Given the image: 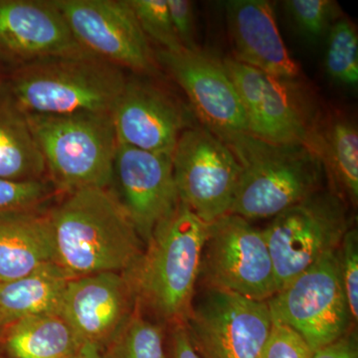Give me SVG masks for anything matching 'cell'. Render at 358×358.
Instances as JSON below:
<instances>
[{
	"instance_id": "obj_26",
	"label": "cell",
	"mask_w": 358,
	"mask_h": 358,
	"mask_svg": "<svg viewBox=\"0 0 358 358\" xmlns=\"http://www.w3.org/2000/svg\"><path fill=\"white\" fill-rule=\"evenodd\" d=\"M59 193L50 179L10 181L0 178V216L43 210L45 203Z\"/></svg>"
},
{
	"instance_id": "obj_23",
	"label": "cell",
	"mask_w": 358,
	"mask_h": 358,
	"mask_svg": "<svg viewBox=\"0 0 358 358\" xmlns=\"http://www.w3.org/2000/svg\"><path fill=\"white\" fill-rule=\"evenodd\" d=\"M44 157L27 119L9 99L0 102V178L36 181L46 178Z\"/></svg>"
},
{
	"instance_id": "obj_36",
	"label": "cell",
	"mask_w": 358,
	"mask_h": 358,
	"mask_svg": "<svg viewBox=\"0 0 358 358\" xmlns=\"http://www.w3.org/2000/svg\"><path fill=\"white\" fill-rule=\"evenodd\" d=\"M0 358H4L3 357H2L1 353H0Z\"/></svg>"
},
{
	"instance_id": "obj_2",
	"label": "cell",
	"mask_w": 358,
	"mask_h": 358,
	"mask_svg": "<svg viewBox=\"0 0 358 358\" xmlns=\"http://www.w3.org/2000/svg\"><path fill=\"white\" fill-rule=\"evenodd\" d=\"M209 224L182 202L155 227L136 264L124 273L136 306L164 326L183 324L194 301Z\"/></svg>"
},
{
	"instance_id": "obj_32",
	"label": "cell",
	"mask_w": 358,
	"mask_h": 358,
	"mask_svg": "<svg viewBox=\"0 0 358 358\" xmlns=\"http://www.w3.org/2000/svg\"><path fill=\"white\" fill-rule=\"evenodd\" d=\"M169 358H203L195 348L185 322L169 327Z\"/></svg>"
},
{
	"instance_id": "obj_10",
	"label": "cell",
	"mask_w": 358,
	"mask_h": 358,
	"mask_svg": "<svg viewBox=\"0 0 358 358\" xmlns=\"http://www.w3.org/2000/svg\"><path fill=\"white\" fill-rule=\"evenodd\" d=\"M179 200L211 224L229 214L241 167L230 148L206 127H192L179 136L173 155Z\"/></svg>"
},
{
	"instance_id": "obj_28",
	"label": "cell",
	"mask_w": 358,
	"mask_h": 358,
	"mask_svg": "<svg viewBox=\"0 0 358 358\" xmlns=\"http://www.w3.org/2000/svg\"><path fill=\"white\" fill-rule=\"evenodd\" d=\"M285 6L301 31L313 39L326 34L338 15V4L331 0H288Z\"/></svg>"
},
{
	"instance_id": "obj_17",
	"label": "cell",
	"mask_w": 358,
	"mask_h": 358,
	"mask_svg": "<svg viewBox=\"0 0 358 358\" xmlns=\"http://www.w3.org/2000/svg\"><path fill=\"white\" fill-rule=\"evenodd\" d=\"M110 115L117 143L169 157L182 131L193 127L176 101L138 80L127 81Z\"/></svg>"
},
{
	"instance_id": "obj_31",
	"label": "cell",
	"mask_w": 358,
	"mask_h": 358,
	"mask_svg": "<svg viewBox=\"0 0 358 358\" xmlns=\"http://www.w3.org/2000/svg\"><path fill=\"white\" fill-rule=\"evenodd\" d=\"M174 31L183 48L197 50L195 42L194 13L192 2L188 0H166Z\"/></svg>"
},
{
	"instance_id": "obj_1",
	"label": "cell",
	"mask_w": 358,
	"mask_h": 358,
	"mask_svg": "<svg viewBox=\"0 0 358 358\" xmlns=\"http://www.w3.org/2000/svg\"><path fill=\"white\" fill-rule=\"evenodd\" d=\"M64 194L46 210L56 265L71 279L128 272L145 243L114 193L110 188L88 187Z\"/></svg>"
},
{
	"instance_id": "obj_7",
	"label": "cell",
	"mask_w": 358,
	"mask_h": 358,
	"mask_svg": "<svg viewBox=\"0 0 358 358\" xmlns=\"http://www.w3.org/2000/svg\"><path fill=\"white\" fill-rule=\"evenodd\" d=\"M352 221L334 189L313 193L273 217L263 230L278 292L322 257L336 251Z\"/></svg>"
},
{
	"instance_id": "obj_6",
	"label": "cell",
	"mask_w": 358,
	"mask_h": 358,
	"mask_svg": "<svg viewBox=\"0 0 358 358\" xmlns=\"http://www.w3.org/2000/svg\"><path fill=\"white\" fill-rule=\"evenodd\" d=\"M222 63L243 105L250 134L312 150L322 119L306 85L298 78L273 76L235 59Z\"/></svg>"
},
{
	"instance_id": "obj_12",
	"label": "cell",
	"mask_w": 358,
	"mask_h": 358,
	"mask_svg": "<svg viewBox=\"0 0 358 358\" xmlns=\"http://www.w3.org/2000/svg\"><path fill=\"white\" fill-rule=\"evenodd\" d=\"M78 43L120 68L155 73L157 57L128 0H54Z\"/></svg>"
},
{
	"instance_id": "obj_34",
	"label": "cell",
	"mask_w": 358,
	"mask_h": 358,
	"mask_svg": "<svg viewBox=\"0 0 358 358\" xmlns=\"http://www.w3.org/2000/svg\"><path fill=\"white\" fill-rule=\"evenodd\" d=\"M75 358H103L102 350L92 343H83Z\"/></svg>"
},
{
	"instance_id": "obj_18",
	"label": "cell",
	"mask_w": 358,
	"mask_h": 358,
	"mask_svg": "<svg viewBox=\"0 0 358 358\" xmlns=\"http://www.w3.org/2000/svg\"><path fill=\"white\" fill-rule=\"evenodd\" d=\"M225 8L235 60L273 76H300V66L280 34L270 1L230 0Z\"/></svg>"
},
{
	"instance_id": "obj_22",
	"label": "cell",
	"mask_w": 358,
	"mask_h": 358,
	"mask_svg": "<svg viewBox=\"0 0 358 358\" xmlns=\"http://www.w3.org/2000/svg\"><path fill=\"white\" fill-rule=\"evenodd\" d=\"M71 278L56 264L31 274L0 282V312L14 320L45 313H60Z\"/></svg>"
},
{
	"instance_id": "obj_25",
	"label": "cell",
	"mask_w": 358,
	"mask_h": 358,
	"mask_svg": "<svg viewBox=\"0 0 358 358\" xmlns=\"http://www.w3.org/2000/svg\"><path fill=\"white\" fill-rule=\"evenodd\" d=\"M324 64L336 83L350 88L357 86L358 36L350 20H336L329 29Z\"/></svg>"
},
{
	"instance_id": "obj_20",
	"label": "cell",
	"mask_w": 358,
	"mask_h": 358,
	"mask_svg": "<svg viewBox=\"0 0 358 358\" xmlns=\"http://www.w3.org/2000/svg\"><path fill=\"white\" fill-rule=\"evenodd\" d=\"M82 345L60 313L14 320L0 338L4 358H75Z\"/></svg>"
},
{
	"instance_id": "obj_5",
	"label": "cell",
	"mask_w": 358,
	"mask_h": 358,
	"mask_svg": "<svg viewBox=\"0 0 358 358\" xmlns=\"http://www.w3.org/2000/svg\"><path fill=\"white\" fill-rule=\"evenodd\" d=\"M25 117L43 155L48 178L59 192L110 187L117 145L112 115Z\"/></svg>"
},
{
	"instance_id": "obj_3",
	"label": "cell",
	"mask_w": 358,
	"mask_h": 358,
	"mask_svg": "<svg viewBox=\"0 0 358 358\" xmlns=\"http://www.w3.org/2000/svg\"><path fill=\"white\" fill-rule=\"evenodd\" d=\"M218 138L230 148L241 167L230 213L247 220L273 218L324 189L326 169L306 145L273 143L249 133Z\"/></svg>"
},
{
	"instance_id": "obj_30",
	"label": "cell",
	"mask_w": 358,
	"mask_h": 358,
	"mask_svg": "<svg viewBox=\"0 0 358 358\" xmlns=\"http://www.w3.org/2000/svg\"><path fill=\"white\" fill-rule=\"evenodd\" d=\"M313 352L291 327L275 322L260 358H310Z\"/></svg>"
},
{
	"instance_id": "obj_29",
	"label": "cell",
	"mask_w": 358,
	"mask_h": 358,
	"mask_svg": "<svg viewBox=\"0 0 358 358\" xmlns=\"http://www.w3.org/2000/svg\"><path fill=\"white\" fill-rule=\"evenodd\" d=\"M339 275L355 326L358 320V231L352 227L336 249Z\"/></svg>"
},
{
	"instance_id": "obj_13",
	"label": "cell",
	"mask_w": 358,
	"mask_h": 358,
	"mask_svg": "<svg viewBox=\"0 0 358 358\" xmlns=\"http://www.w3.org/2000/svg\"><path fill=\"white\" fill-rule=\"evenodd\" d=\"M110 192L124 207L143 243L179 203L173 157L117 143Z\"/></svg>"
},
{
	"instance_id": "obj_35",
	"label": "cell",
	"mask_w": 358,
	"mask_h": 358,
	"mask_svg": "<svg viewBox=\"0 0 358 358\" xmlns=\"http://www.w3.org/2000/svg\"><path fill=\"white\" fill-rule=\"evenodd\" d=\"M13 322L14 320L13 317H9V315H6V313L0 312V338H1L6 327Z\"/></svg>"
},
{
	"instance_id": "obj_21",
	"label": "cell",
	"mask_w": 358,
	"mask_h": 358,
	"mask_svg": "<svg viewBox=\"0 0 358 358\" xmlns=\"http://www.w3.org/2000/svg\"><path fill=\"white\" fill-rule=\"evenodd\" d=\"M312 150L333 180L334 192L353 206L358 202V131L346 117L320 121Z\"/></svg>"
},
{
	"instance_id": "obj_27",
	"label": "cell",
	"mask_w": 358,
	"mask_h": 358,
	"mask_svg": "<svg viewBox=\"0 0 358 358\" xmlns=\"http://www.w3.org/2000/svg\"><path fill=\"white\" fill-rule=\"evenodd\" d=\"M141 30L162 50L179 52L182 45L176 36L166 0H128Z\"/></svg>"
},
{
	"instance_id": "obj_24",
	"label": "cell",
	"mask_w": 358,
	"mask_h": 358,
	"mask_svg": "<svg viewBox=\"0 0 358 358\" xmlns=\"http://www.w3.org/2000/svg\"><path fill=\"white\" fill-rule=\"evenodd\" d=\"M164 327L147 319L136 306L128 322L102 350L103 358H169Z\"/></svg>"
},
{
	"instance_id": "obj_9",
	"label": "cell",
	"mask_w": 358,
	"mask_h": 358,
	"mask_svg": "<svg viewBox=\"0 0 358 358\" xmlns=\"http://www.w3.org/2000/svg\"><path fill=\"white\" fill-rule=\"evenodd\" d=\"M199 279L204 289L256 301L272 298L278 287L263 230L232 213L209 224Z\"/></svg>"
},
{
	"instance_id": "obj_16",
	"label": "cell",
	"mask_w": 358,
	"mask_h": 358,
	"mask_svg": "<svg viewBox=\"0 0 358 358\" xmlns=\"http://www.w3.org/2000/svg\"><path fill=\"white\" fill-rule=\"evenodd\" d=\"M136 307L133 288L124 273H99L70 280L60 315L82 343L103 350Z\"/></svg>"
},
{
	"instance_id": "obj_14",
	"label": "cell",
	"mask_w": 358,
	"mask_h": 358,
	"mask_svg": "<svg viewBox=\"0 0 358 358\" xmlns=\"http://www.w3.org/2000/svg\"><path fill=\"white\" fill-rule=\"evenodd\" d=\"M189 98L204 127L216 136L248 133V122L234 84L222 61L197 50L155 53Z\"/></svg>"
},
{
	"instance_id": "obj_19",
	"label": "cell",
	"mask_w": 358,
	"mask_h": 358,
	"mask_svg": "<svg viewBox=\"0 0 358 358\" xmlns=\"http://www.w3.org/2000/svg\"><path fill=\"white\" fill-rule=\"evenodd\" d=\"M50 264H55V247L46 210L0 216V282Z\"/></svg>"
},
{
	"instance_id": "obj_15",
	"label": "cell",
	"mask_w": 358,
	"mask_h": 358,
	"mask_svg": "<svg viewBox=\"0 0 358 358\" xmlns=\"http://www.w3.org/2000/svg\"><path fill=\"white\" fill-rule=\"evenodd\" d=\"M76 56L93 55L78 43L54 0H0L1 60L21 67Z\"/></svg>"
},
{
	"instance_id": "obj_11",
	"label": "cell",
	"mask_w": 358,
	"mask_h": 358,
	"mask_svg": "<svg viewBox=\"0 0 358 358\" xmlns=\"http://www.w3.org/2000/svg\"><path fill=\"white\" fill-rule=\"evenodd\" d=\"M274 322L267 301L205 289L185 324L203 358H260Z\"/></svg>"
},
{
	"instance_id": "obj_4",
	"label": "cell",
	"mask_w": 358,
	"mask_h": 358,
	"mask_svg": "<svg viewBox=\"0 0 358 358\" xmlns=\"http://www.w3.org/2000/svg\"><path fill=\"white\" fill-rule=\"evenodd\" d=\"M126 83L122 69L94 56L45 59L21 66L8 99L24 115L112 114Z\"/></svg>"
},
{
	"instance_id": "obj_33",
	"label": "cell",
	"mask_w": 358,
	"mask_h": 358,
	"mask_svg": "<svg viewBox=\"0 0 358 358\" xmlns=\"http://www.w3.org/2000/svg\"><path fill=\"white\" fill-rule=\"evenodd\" d=\"M310 358H358L357 331L352 329L331 345L315 350Z\"/></svg>"
},
{
	"instance_id": "obj_8",
	"label": "cell",
	"mask_w": 358,
	"mask_h": 358,
	"mask_svg": "<svg viewBox=\"0 0 358 358\" xmlns=\"http://www.w3.org/2000/svg\"><path fill=\"white\" fill-rule=\"evenodd\" d=\"M267 303L273 322L291 327L313 352L355 329L336 251L303 271Z\"/></svg>"
}]
</instances>
